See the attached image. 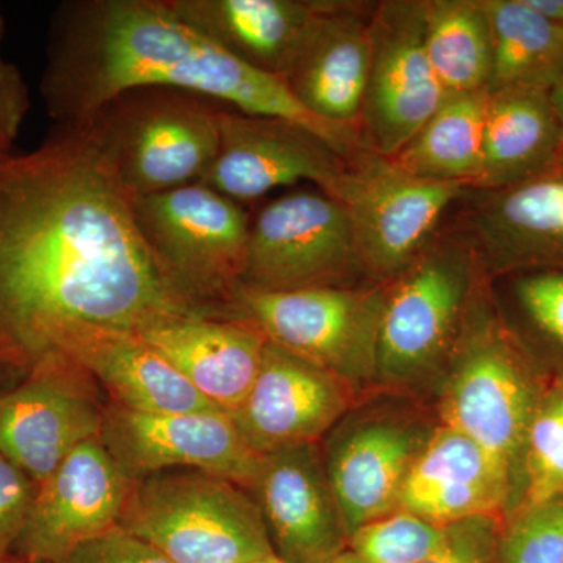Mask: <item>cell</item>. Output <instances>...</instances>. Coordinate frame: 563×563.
<instances>
[{
    "instance_id": "cell-4",
    "label": "cell",
    "mask_w": 563,
    "mask_h": 563,
    "mask_svg": "<svg viewBox=\"0 0 563 563\" xmlns=\"http://www.w3.org/2000/svg\"><path fill=\"white\" fill-rule=\"evenodd\" d=\"M133 222L165 279L206 317H239L251 214L201 184L131 199Z\"/></svg>"
},
{
    "instance_id": "cell-31",
    "label": "cell",
    "mask_w": 563,
    "mask_h": 563,
    "mask_svg": "<svg viewBox=\"0 0 563 563\" xmlns=\"http://www.w3.org/2000/svg\"><path fill=\"white\" fill-rule=\"evenodd\" d=\"M493 563H563V496L517 512L501 531Z\"/></svg>"
},
{
    "instance_id": "cell-7",
    "label": "cell",
    "mask_w": 563,
    "mask_h": 563,
    "mask_svg": "<svg viewBox=\"0 0 563 563\" xmlns=\"http://www.w3.org/2000/svg\"><path fill=\"white\" fill-rule=\"evenodd\" d=\"M485 273L457 231H440L385 291L376 384L401 387L442 368Z\"/></svg>"
},
{
    "instance_id": "cell-26",
    "label": "cell",
    "mask_w": 563,
    "mask_h": 563,
    "mask_svg": "<svg viewBox=\"0 0 563 563\" xmlns=\"http://www.w3.org/2000/svg\"><path fill=\"white\" fill-rule=\"evenodd\" d=\"M485 101L487 91L446 96L391 161L421 179L473 190L483 162Z\"/></svg>"
},
{
    "instance_id": "cell-17",
    "label": "cell",
    "mask_w": 563,
    "mask_h": 563,
    "mask_svg": "<svg viewBox=\"0 0 563 563\" xmlns=\"http://www.w3.org/2000/svg\"><path fill=\"white\" fill-rule=\"evenodd\" d=\"M468 195L455 231L488 279L563 272V166L517 187Z\"/></svg>"
},
{
    "instance_id": "cell-43",
    "label": "cell",
    "mask_w": 563,
    "mask_h": 563,
    "mask_svg": "<svg viewBox=\"0 0 563 563\" xmlns=\"http://www.w3.org/2000/svg\"><path fill=\"white\" fill-rule=\"evenodd\" d=\"M20 563H44V562H22V561H20Z\"/></svg>"
},
{
    "instance_id": "cell-22",
    "label": "cell",
    "mask_w": 563,
    "mask_h": 563,
    "mask_svg": "<svg viewBox=\"0 0 563 563\" xmlns=\"http://www.w3.org/2000/svg\"><path fill=\"white\" fill-rule=\"evenodd\" d=\"M140 335L229 417L243 406L268 342L246 314L181 317L152 325Z\"/></svg>"
},
{
    "instance_id": "cell-40",
    "label": "cell",
    "mask_w": 563,
    "mask_h": 563,
    "mask_svg": "<svg viewBox=\"0 0 563 563\" xmlns=\"http://www.w3.org/2000/svg\"><path fill=\"white\" fill-rule=\"evenodd\" d=\"M5 16H3V11L0 9V49H2L3 38H5Z\"/></svg>"
},
{
    "instance_id": "cell-19",
    "label": "cell",
    "mask_w": 563,
    "mask_h": 563,
    "mask_svg": "<svg viewBox=\"0 0 563 563\" xmlns=\"http://www.w3.org/2000/svg\"><path fill=\"white\" fill-rule=\"evenodd\" d=\"M351 391L340 377L268 340L257 377L231 418L258 455L320 443L350 412Z\"/></svg>"
},
{
    "instance_id": "cell-25",
    "label": "cell",
    "mask_w": 563,
    "mask_h": 563,
    "mask_svg": "<svg viewBox=\"0 0 563 563\" xmlns=\"http://www.w3.org/2000/svg\"><path fill=\"white\" fill-rule=\"evenodd\" d=\"M563 166V124L550 91L506 87L487 91L483 162L473 190L517 187Z\"/></svg>"
},
{
    "instance_id": "cell-12",
    "label": "cell",
    "mask_w": 563,
    "mask_h": 563,
    "mask_svg": "<svg viewBox=\"0 0 563 563\" xmlns=\"http://www.w3.org/2000/svg\"><path fill=\"white\" fill-rule=\"evenodd\" d=\"M99 388L69 355H47L0 395V453L40 485L79 444L101 433L107 404Z\"/></svg>"
},
{
    "instance_id": "cell-9",
    "label": "cell",
    "mask_w": 563,
    "mask_h": 563,
    "mask_svg": "<svg viewBox=\"0 0 563 563\" xmlns=\"http://www.w3.org/2000/svg\"><path fill=\"white\" fill-rule=\"evenodd\" d=\"M385 291L387 284L291 291L242 287L239 309L269 342L354 388L376 384Z\"/></svg>"
},
{
    "instance_id": "cell-11",
    "label": "cell",
    "mask_w": 563,
    "mask_h": 563,
    "mask_svg": "<svg viewBox=\"0 0 563 563\" xmlns=\"http://www.w3.org/2000/svg\"><path fill=\"white\" fill-rule=\"evenodd\" d=\"M435 426L399 402L350 410L321 448L347 540L398 509L404 481Z\"/></svg>"
},
{
    "instance_id": "cell-28",
    "label": "cell",
    "mask_w": 563,
    "mask_h": 563,
    "mask_svg": "<svg viewBox=\"0 0 563 563\" xmlns=\"http://www.w3.org/2000/svg\"><path fill=\"white\" fill-rule=\"evenodd\" d=\"M424 43L444 95L488 91L493 41L483 0H426Z\"/></svg>"
},
{
    "instance_id": "cell-6",
    "label": "cell",
    "mask_w": 563,
    "mask_h": 563,
    "mask_svg": "<svg viewBox=\"0 0 563 563\" xmlns=\"http://www.w3.org/2000/svg\"><path fill=\"white\" fill-rule=\"evenodd\" d=\"M120 528L173 563H251L276 558L257 504L242 485L176 468L133 481Z\"/></svg>"
},
{
    "instance_id": "cell-8",
    "label": "cell",
    "mask_w": 563,
    "mask_h": 563,
    "mask_svg": "<svg viewBox=\"0 0 563 563\" xmlns=\"http://www.w3.org/2000/svg\"><path fill=\"white\" fill-rule=\"evenodd\" d=\"M466 191L462 185L413 176L362 146L346 158L343 177L329 196L350 214L368 280L388 284L439 235Z\"/></svg>"
},
{
    "instance_id": "cell-35",
    "label": "cell",
    "mask_w": 563,
    "mask_h": 563,
    "mask_svg": "<svg viewBox=\"0 0 563 563\" xmlns=\"http://www.w3.org/2000/svg\"><path fill=\"white\" fill-rule=\"evenodd\" d=\"M60 563H173L152 544L117 526L70 551Z\"/></svg>"
},
{
    "instance_id": "cell-29",
    "label": "cell",
    "mask_w": 563,
    "mask_h": 563,
    "mask_svg": "<svg viewBox=\"0 0 563 563\" xmlns=\"http://www.w3.org/2000/svg\"><path fill=\"white\" fill-rule=\"evenodd\" d=\"M521 468L525 492L520 512L562 498L563 380L537 404Z\"/></svg>"
},
{
    "instance_id": "cell-5",
    "label": "cell",
    "mask_w": 563,
    "mask_h": 563,
    "mask_svg": "<svg viewBox=\"0 0 563 563\" xmlns=\"http://www.w3.org/2000/svg\"><path fill=\"white\" fill-rule=\"evenodd\" d=\"M488 277L474 292L446 365L439 424L472 439L517 472L540 398L521 343L495 312Z\"/></svg>"
},
{
    "instance_id": "cell-2",
    "label": "cell",
    "mask_w": 563,
    "mask_h": 563,
    "mask_svg": "<svg viewBox=\"0 0 563 563\" xmlns=\"http://www.w3.org/2000/svg\"><path fill=\"white\" fill-rule=\"evenodd\" d=\"M168 87L232 109L298 122L344 157L357 132L303 109L284 79L236 60L174 14L168 0H66L52 14L41 98L57 128L73 129L125 90Z\"/></svg>"
},
{
    "instance_id": "cell-3",
    "label": "cell",
    "mask_w": 563,
    "mask_h": 563,
    "mask_svg": "<svg viewBox=\"0 0 563 563\" xmlns=\"http://www.w3.org/2000/svg\"><path fill=\"white\" fill-rule=\"evenodd\" d=\"M225 103L168 87L125 90L69 129L129 199L198 184L220 151Z\"/></svg>"
},
{
    "instance_id": "cell-34",
    "label": "cell",
    "mask_w": 563,
    "mask_h": 563,
    "mask_svg": "<svg viewBox=\"0 0 563 563\" xmlns=\"http://www.w3.org/2000/svg\"><path fill=\"white\" fill-rule=\"evenodd\" d=\"M38 484L0 453V559L11 558L20 539Z\"/></svg>"
},
{
    "instance_id": "cell-20",
    "label": "cell",
    "mask_w": 563,
    "mask_h": 563,
    "mask_svg": "<svg viewBox=\"0 0 563 563\" xmlns=\"http://www.w3.org/2000/svg\"><path fill=\"white\" fill-rule=\"evenodd\" d=\"M374 5L324 0L320 14L282 74L303 109L324 124L343 131L358 133L372 57Z\"/></svg>"
},
{
    "instance_id": "cell-33",
    "label": "cell",
    "mask_w": 563,
    "mask_h": 563,
    "mask_svg": "<svg viewBox=\"0 0 563 563\" xmlns=\"http://www.w3.org/2000/svg\"><path fill=\"white\" fill-rule=\"evenodd\" d=\"M499 517H474L446 526L442 547L421 563H493L501 537Z\"/></svg>"
},
{
    "instance_id": "cell-36",
    "label": "cell",
    "mask_w": 563,
    "mask_h": 563,
    "mask_svg": "<svg viewBox=\"0 0 563 563\" xmlns=\"http://www.w3.org/2000/svg\"><path fill=\"white\" fill-rule=\"evenodd\" d=\"M29 110L31 96L21 69L0 55V165L13 157Z\"/></svg>"
},
{
    "instance_id": "cell-39",
    "label": "cell",
    "mask_w": 563,
    "mask_h": 563,
    "mask_svg": "<svg viewBox=\"0 0 563 563\" xmlns=\"http://www.w3.org/2000/svg\"><path fill=\"white\" fill-rule=\"evenodd\" d=\"M329 563H366L363 559L358 558L357 554L352 553L351 550H344L343 553L333 558Z\"/></svg>"
},
{
    "instance_id": "cell-15",
    "label": "cell",
    "mask_w": 563,
    "mask_h": 563,
    "mask_svg": "<svg viewBox=\"0 0 563 563\" xmlns=\"http://www.w3.org/2000/svg\"><path fill=\"white\" fill-rule=\"evenodd\" d=\"M111 459L131 481L165 470H199L246 487L261 455L220 410L144 413L109 402L99 433Z\"/></svg>"
},
{
    "instance_id": "cell-14",
    "label": "cell",
    "mask_w": 563,
    "mask_h": 563,
    "mask_svg": "<svg viewBox=\"0 0 563 563\" xmlns=\"http://www.w3.org/2000/svg\"><path fill=\"white\" fill-rule=\"evenodd\" d=\"M346 158L298 122L225 106L220 118V151L201 184L242 206L302 180L332 195L346 169Z\"/></svg>"
},
{
    "instance_id": "cell-30",
    "label": "cell",
    "mask_w": 563,
    "mask_h": 563,
    "mask_svg": "<svg viewBox=\"0 0 563 563\" xmlns=\"http://www.w3.org/2000/svg\"><path fill=\"white\" fill-rule=\"evenodd\" d=\"M444 539L446 526L396 509L352 533L347 550L366 563H421L442 547Z\"/></svg>"
},
{
    "instance_id": "cell-38",
    "label": "cell",
    "mask_w": 563,
    "mask_h": 563,
    "mask_svg": "<svg viewBox=\"0 0 563 563\" xmlns=\"http://www.w3.org/2000/svg\"><path fill=\"white\" fill-rule=\"evenodd\" d=\"M551 102H553L555 113H558L559 120L563 124V74L561 79L555 81V85L550 90Z\"/></svg>"
},
{
    "instance_id": "cell-27",
    "label": "cell",
    "mask_w": 563,
    "mask_h": 563,
    "mask_svg": "<svg viewBox=\"0 0 563 563\" xmlns=\"http://www.w3.org/2000/svg\"><path fill=\"white\" fill-rule=\"evenodd\" d=\"M490 20L493 73L488 91L506 87L550 91L563 74V27L526 0H483Z\"/></svg>"
},
{
    "instance_id": "cell-42",
    "label": "cell",
    "mask_w": 563,
    "mask_h": 563,
    "mask_svg": "<svg viewBox=\"0 0 563 563\" xmlns=\"http://www.w3.org/2000/svg\"><path fill=\"white\" fill-rule=\"evenodd\" d=\"M0 563H20V561L11 555V558L0 559Z\"/></svg>"
},
{
    "instance_id": "cell-16",
    "label": "cell",
    "mask_w": 563,
    "mask_h": 563,
    "mask_svg": "<svg viewBox=\"0 0 563 563\" xmlns=\"http://www.w3.org/2000/svg\"><path fill=\"white\" fill-rule=\"evenodd\" d=\"M133 481L99 437L79 444L38 485L13 558L60 563L77 547L120 526Z\"/></svg>"
},
{
    "instance_id": "cell-23",
    "label": "cell",
    "mask_w": 563,
    "mask_h": 563,
    "mask_svg": "<svg viewBox=\"0 0 563 563\" xmlns=\"http://www.w3.org/2000/svg\"><path fill=\"white\" fill-rule=\"evenodd\" d=\"M55 352L84 366L110 402L124 409L144 413L218 410L139 332L84 328L66 336Z\"/></svg>"
},
{
    "instance_id": "cell-1",
    "label": "cell",
    "mask_w": 563,
    "mask_h": 563,
    "mask_svg": "<svg viewBox=\"0 0 563 563\" xmlns=\"http://www.w3.org/2000/svg\"><path fill=\"white\" fill-rule=\"evenodd\" d=\"M203 317L144 246L131 199L84 136L57 128L0 165V363L31 369L84 328Z\"/></svg>"
},
{
    "instance_id": "cell-13",
    "label": "cell",
    "mask_w": 563,
    "mask_h": 563,
    "mask_svg": "<svg viewBox=\"0 0 563 563\" xmlns=\"http://www.w3.org/2000/svg\"><path fill=\"white\" fill-rule=\"evenodd\" d=\"M426 0H385L372 14V57L358 133L363 146L395 157L442 106L424 43Z\"/></svg>"
},
{
    "instance_id": "cell-21",
    "label": "cell",
    "mask_w": 563,
    "mask_h": 563,
    "mask_svg": "<svg viewBox=\"0 0 563 563\" xmlns=\"http://www.w3.org/2000/svg\"><path fill=\"white\" fill-rule=\"evenodd\" d=\"M512 481L495 455L463 433L437 424L404 481L398 509L440 526L499 517Z\"/></svg>"
},
{
    "instance_id": "cell-18",
    "label": "cell",
    "mask_w": 563,
    "mask_h": 563,
    "mask_svg": "<svg viewBox=\"0 0 563 563\" xmlns=\"http://www.w3.org/2000/svg\"><path fill=\"white\" fill-rule=\"evenodd\" d=\"M244 490L257 504L279 561L329 563L346 550L320 443L261 455Z\"/></svg>"
},
{
    "instance_id": "cell-24",
    "label": "cell",
    "mask_w": 563,
    "mask_h": 563,
    "mask_svg": "<svg viewBox=\"0 0 563 563\" xmlns=\"http://www.w3.org/2000/svg\"><path fill=\"white\" fill-rule=\"evenodd\" d=\"M181 22L236 60L282 77L324 0H168Z\"/></svg>"
},
{
    "instance_id": "cell-41",
    "label": "cell",
    "mask_w": 563,
    "mask_h": 563,
    "mask_svg": "<svg viewBox=\"0 0 563 563\" xmlns=\"http://www.w3.org/2000/svg\"><path fill=\"white\" fill-rule=\"evenodd\" d=\"M251 563H285V562L279 561V559H277V558H273V559H266V561H257V562H251Z\"/></svg>"
},
{
    "instance_id": "cell-10",
    "label": "cell",
    "mask_w": 563,
    "mask_h": 563,
    "mask_svg": "<svg viewBox=\"0 0 563 563\" xmlns=\"http://www.w3.org/2000/svg\"><path fill=\"white\" fill-rule=\"evenodd\" d=\"M357 277L368 280L350 214L320 188L288 192L251 218L242 287H355L351 280Z\"/></svg>"
},
{
    "instance_id": "cell-37",
    "label": "cell",
    "mask_w": 563,
    "mask_h": 563,
    "mask_svg": "<svg viewBox=\"0 0 563 563\" xmlns=\"http://www.w3.org/2000/svg\"><path fill=\"white\" fill-rule=\"evenodd\" d=\"M526 2L544 20L563 27V0H526Z\"/></svg>"
},
{
    "instance_id": "cell-32",
    "label": "cell",
    "mask_w": 563,
    "mask_h": 563,
    "mask_svg": "<svg viewBox=\"0 0 563 563\" xmlns=\"http://www.w3.org/2000/svg\"><path fill=\"white\" fill-rule=\"evenodd\" d=\"M510 298L526 328L563 354V272L509 274Z\"/></svg>"
}]
</instances>
